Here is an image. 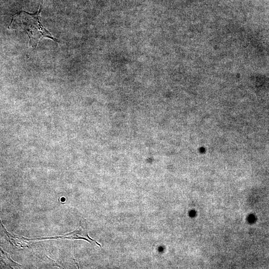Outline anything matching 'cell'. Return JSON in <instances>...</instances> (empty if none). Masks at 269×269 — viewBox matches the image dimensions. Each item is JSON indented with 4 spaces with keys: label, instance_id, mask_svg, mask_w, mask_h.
<instances>
[{
    "label": "cell",
    "instance_id": "1",
    "mask_svg": "<svg viewBox=\"0 0 269 269\" xmlns=\"http://www.w3.org/2000/svg\"><path fill=\"white\" fill-rule=\"evenodd\" d=\"M40 8L35 13H29L20 11L13 15L8 28L16 29L18 26L22 28L29 38V46L36 47L38 41L42 37H47L56 42L50 33L42 25L40 20Z\"/></svg>",
    "mask_w": 269,
    "mask_h": 269
}]
</instances>
